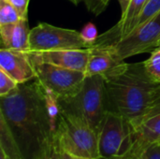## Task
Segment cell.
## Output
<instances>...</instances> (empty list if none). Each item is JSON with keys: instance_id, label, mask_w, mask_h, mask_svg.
Returning a JSON list of instances; mask_svg holds the SVG:
<instances>
[{"instance_id": "cell-1", "label": "cell", "mask_w": 160, "mask_h": 159, "mask_svg": "<svg viewBox=\"0 0 160 159\" xmlns=\"http://www.w3.org/2000/svg\"><path fill=\"white\" fill-rule=\"evenodd\" d=\"M0 115L9 127L22 159H43L54 142L48 97L35 82H24L0 97Z\"/></svg>"}, {"instance_id": "cell-2", "label": "cell", "mask_w": 160, "mask_h": 159, "mask_svg": "<svg viewBox=\"0 0 160 159\" xmlns=\"http://www.w3.org/2000/svg\"><path fill=\"white\" fill-rule=\"evenodd\" d=\"M103 77L108 112L130 125L160 109V82L148 74L144 62H123Z\"/></svg>"}, {"instance_id": "cell-3", "label": "cell", "mask_w": 160, "mask_h": 159, "mask_svg": "<svg viewBox=\"0 0 160 159\" xmlns=\"http://www.w3.org/2000/svg\"><path fill=\"white\" fill-rule=\"evenodd\" d=\"M58 104L61 110L83 118L98 135L108 112L104 77L102 75L86 77L75 96L60 100Z\"/></svg>"}, {"instance_id": "cell-4", "label": "cell", "mask_w": 160, "mask_h": 159, "mask_svg": "<svg viewBox=\"0 0 160 159\" xmlns=\"http://www.w3.org/2000/svg\"><path fill=\"white\" fill-rule=\"evenodd\" d=\"M54 137L59 148L73 157L99 158L98 133L74 113L60 109Z\"/></svg>"}, {"instance_id": "cell-5", "label": "cell", "mask_w": 160, "mask_h": 159, "mask_svg": "<svg viewBox=\"0 0 160 159\" xmlns=\"http://www.w3.org/2000/svg\"><path fill=\"white\" fill-rule=\"evenodd\" d=\"M132 147V127L124 117L108 112L98 134L100 159H128Z\"/></svg>"}, {"instance_id": "cell-6", "label": "cell", "mask_w": 160, "mask_h": 159, "mask_svg": "<svg viewBox=\"0 0 160 159\" xmlns=\"http://www.w3.org/2000/svg\"><path fill=\"white\" fill-rule=\"evenodd\" d=\"M32 63L36 72L35 80L58 101L75 96L86 78L83 71L64 68L47 63Z\"/></svg>"}, {"instance_id": "cell-7", "label": "cell", "mask_w": 160, "mask_h": 159, "mask_svg": "<svg viewBox=\"0 0 160 159\" xmlns=\"http://www.w3.org/2000/svg\"><path fill=\"white\" fill-rule=\"evenodd\" d=\"M160 41V12L129 34L108 47L120 62L144 52H153Z\"/></svg>"}, {"instance_id": "cell-8", "label": "cell", "mask_w": 160, "mask_h": 159, "mask_svg": "<svg viewBox=\"0 0 160 159\" xmlns=\"http://www.w3.org/2000/svg\"><path fill=\"white\" fill-rule=\"evenodd\" d=\"M92 46L81 32L40 22L30 30L29 52H44L68 49H89Z\"/></svg>"}, {"instance_id": "cell-9", "label": "cell", "mask_w": 160, "mask_h": 159, "mask_svg": "<svg viewBox=\"0 0 160 159\" xmlns=\"http://www.w3.org/2000/svg\"><path fill=\"white\" fill-rule=\"evenodd\" d=\"M29 55L32 62L47 63L64 68L85 72L90 55V48L29 52Z\"/></svg>"}, {"instance_id": "cell-10", "label": "cell", "mask_w": 160, "mask_h": 159, "mask_svg": "<svg viewBox=\"0 0 160 159\" xmlns=\"http://www.w3.org/2000/svg\"><path fill=\"white\" fill-rule=\"evenodd\" d=\"M132 147L128 159H135L147 147L160 143V109L131 125Z\"/></svg>"}, {"instance_id": "cell-11", "label": "cell", "mask_w": 160, "mask_h": 159, "mask_svg": "<svg viewBox=\"0 0 160 159\" xmlns=\"http://www.w3.org/2000/svg\"><path fill=\"white\" fill-rule=\"evenodd\" d=\"M0 69L20 84L36 78L29 52L2 48L0 50Z\"/></svg>"}, {"instance_id": "cell-12", "label": "cell", "mask_w": 160, "mask_h": 159, "mask_svg": "<svg viewBox=\"0 0 160 159\" xmlns=\"http://www.w3.org/2000/svg\"><path fill=\"white\" fill-rule=\"evenodd\" d=\"M28 19H21L16 23L0 25V36L3 48L29 52Z\"/></svg>"}, {"instance_id": "cell-13", "label": "cell", "mask_w": 160, "mask_h": 159, "mask_svg": "<svg viewBox=\"0 0 160 159\" xmlns=\"http://www.w3.org/2000/svg\"><path fill=\"white\" fill-rule=\"evenodd\" d=\"M125 62V61H124ZM123 62L117 60L112 52L106 46H92L85 70V76L105 75Z\"/></svg>"}, {"instance_id": "cell-14", "label": "cell", "mask_w": 160, "mask_h": 159, "mask_svg": "<svg viewBox=\"0 0 160 159\" xmlns=\"http://www.w3.org/2000/svg\"><path fill=\"white\" fill-rule=\"evenodd\" d=\"M0 149L8 159H22L20 147L2 115H0Z\"/></svg>"}, {"instance_id": "cell-15", "label": "cell", "mask_w": 160, "mask_h": 159, "mask_svg": "<svg viewBox=\"0 0 160 159\" xmlns=\"http://www.w3.org/2000/svg\"><path fill=\"white\" fill-rule=\"evenodd\" d=\"M18 10L7 0H0V25L16 23L21 20Z\"/></svg>"}, {"instance_id": "cell-16", "label": "cell", "mask_w": 160, "mask_h": 159, "mask_svg": "<svg viewBox=\"0 0 160 159\" xmlns=\"http://www.w3.org/2000/svg\"><path fill=\"white\" fill-rule=\"evenodd\" d=\"M144 66L148 74L160 82V46L151 52L150 57L144 61Z\"/></svg>"}, {"instance_id": "cell-17", "label": "cell", "mask_w": 160, "mask_h": 159, "mask_svg": "<svg viewBox=\"0 0 160 159\" xmlns=\"http://www.w3.org/2000/svg\"><path fill=\"white\" fill-rule=\"evenodd\" d=\"M159 12L160 0H148V2L146 3L144 8L142 9L141 15L139 16V18L135 23L134 28H136V27L142 25V23H144L145 22L149 21L150 19L155 17Z\"/></svg>"}, {"instance_id": "cell-18", "label": "cell", "mask_w": 160, "mask_h": 159, "mask_svg": "<svg viewBox=\"0 0 160 159\" xmlns=\"http://www.w3.org/2000/svg\"><path fill=\"white\" fill-rule=\"evenodd\" d=\"M19 84L20 83H18L9 75L0 69V97L8 95L13 90H15Z\"/></svg>"}, {"instance_id": "cell-19", "label": "cell", "mask_w": 160, "mask_h": 159, "mask_svg": "<svg viewBox=\"0 0 160 159\" xmlns=\"http://www.w3.org/2000/svg\"><path fill=\"white\" fill-rule=\"evenodd\" d=\"M111 0H85L87 9L96 16L101 14L107 8Z\"/></svg>"}, {"instance_id": "cell-20", "label": "cell", "mask_w": 160, "mask_h": 159, "mask_svg": "<svg viewBox=\"0 0 160 159\" xmlns=\"http://www.w3.org/2000/svg\"><path fill=\"white\" fill-rule=\"evenodd\" d=\"M81 35L82 37V38L89 43L91 46H93V44L96 42V40L98 37V29L96 27V25L92 22L87 23L81 31Z\"/></svg>"}, {"instance_id": "cell-21", "label": "cell", "mask_w": 160, "mask_h": 159, "mask_svg": "<svg viewBox=\"0 0 160 159\" xmlns=\"http://www.w3.org/2000/svg\"><path fill=\"white\" fill-rule=\"evenodd\" d=\"M135 159H160V143L147 147Z\"/></svg>"}, {"instance_id": "cell-22", "label": "cell", "mask_w": 160, "mask_h": 159, "mask_svg": "<svg viewBox=\"0 0 160 159\" xmlns=\"http://www.w3.org/2000/svg\"><path fill=\"white\" fill-rule=\"evenodd\" d=\"M19 12L21 18L22 19H28V5L30 0H7Z\"/></svg>"}, {"instance_id": "cell-23", "label": "cell", "mask_w": 160, "mask_h": 159, "mask_svg": "<svg viewBox=\"0 0 160 159\" xmlns=\"http://www.w3.org/2000/svg\"><path fill=\"white\" fill-rule=\"evenodd\" d=\"M43 159H59V150H58V145L56 143L55 138H54V142L52 145L51 146V148L49 149V151L47 152L46 156Z\"/></svg>"}, {"instance_id": "cell-24", "label": "cell", "mask_w": 160, "mask_h": 159, "mask_svg": "<svg viewBox=\"0 0 160 159\" xmlns=\"http://www.w3.org/2000/svg\"><path fill=\"white\" fill-rule=\"evenodd\" d=\"M55 138V137H54ZM57 143V142H56ZM58 145V144H57ZM58 150H59V159H73V156H71L70 154H68V152L62 150L59 148L58 146Z\"/></svg>"}, {"instance_id": "cell-25", "label": "cell", "mask_w": 160, "mask_h": 159, "mask_svg": "<svg viewBox=\"0 0 160 159\" xmlns=\"http://www.w3.org/2000/svg\"><path fill=\"white\" fill-rule=\"evenodd\" d=\"M117 1H118V3L120 5L122 13H124L127 10V8H128V5H129L131 0H117Z\"/></svg>"}, {"instance_id": "cell-26", "label": "cell", "mask_w": 160, "mask_h": 159, "mask_svg": "<svg viewBox=\"0 0 160 159\" xmlns=\"http://www.w3.org/2000/svg\"><path fill=\"white\" fill-rule=\"evenodd\" d=\"M0 150H1V149H0ZM0 159H8L6 154H5V152H4L3 150H1V152H0Z\"/></svg>"}, {"instance_id": "cell-27", "label": "cell", "mask_w": 160, "mask_h": 159, "mask_svg": "<svg viewBox=\"0 0 160 159\" xmlns=\"http://www.w3.org/2000/svg\"><path fill=\"white\" fill-rule=\"evenodd\" d=\"M68 1H70L71 3H73L74 5H78L79 3H81V2H84L85 0H68Z\"/></svg>"}, {"instance_id": "cell-28", "label": "cell", "mask_w": 160, "mask_h": 159, "mask_svg": "<svg viewBox=\"0 0 160 159\" xmlns=\"http://www.w3.org/2000/svg\"><path fill=\"white\" fill-rule=\"evenodd\" d=\"M73 159H100V158H90V157H73Z\"/></svg>"}, {"instance_id": "cell-29", "label": "cell", "mask_w": 160, "mask_h": 159, "mask_svg": "<svg viewBox=\"0 0 160 159\" xmlns=\"http://www.w3.org/2000/svg\"><path fill=\"white\" fill-rule=\"evenodd\" d=\"M160 46V41H159V44H158V47H159Z\"/></svg>"}, {"instance_id": "cell-30", "label": "cell", "mask_w": 160, "mask_h": 159, "mask_svg": "<svg viewBox=\"0 0 160 159\" xmlns=\"http://www.w3.org/2000/svg\"></svg>"}]
</instances>
